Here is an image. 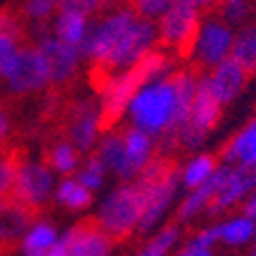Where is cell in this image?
I'll return each instance as SVG.
<instances>
[{"label": "cell", "instance_id": "d6a6232c", "mask_svg": "<svg viewBox=\"0 0 256 256\" xmlns=\"http://www.w3.org/2000/svg\"><path fill=\"white\" fill-rule=\"evenodd\" d=\"M168 2H171V0H132L130 5L134 7L141 16H148V18H155L157 21V16L168 7Z\"/></svg>", "mask_w": 256, "mask_h": 256}, {"label": "cell", "instance_id": "d6986e66", "mask_svg": "<svg viewBox=\"0 0 256 256\" xmlns=\"http://www.w3.org/2000/svg\"><path fill=\"white\" fill-rule=\"evenodd\" d=\"M106 136L102 138L100 148L95 150L97 155L102 157L104 166L108 171H114L120 180H125V171H127V150H125V127L122 130H111L104 132Z\"/></svg>", "mask_w": 256, "mask_h": 256}, {"label": "cell", "instance_id": "e0dca14e", "mask_svg": "<svg viewBox=\"0 0 256 256\" xmlns=\"http://www.w3.org/2000/svg\"><path fill=\"white\" fill-rule=\"evenodd\" d=\"M222 160L226 164H244L256 168V116L238 132L222 150Z\"/></svg>", "mask_w": 256, "mask_h": 256}, {"label": "cell", "instance_id": "83f0119b", "mask_svg": "<svg viewBox=\"0 0 256 256\" xmlns=\"http://www.w3.org/2000/svg\"><path fill=\"white\" fill-rule=\"evenodd\" d=\"M220 244V233H217V224L214 226H206L196 231L180 247V254L185 256H208L214 252V247Z\"/></svg>", "mask_w": 256, "mask_h": 256}, {"label": "cell", "instance_id": "836d02e7", "mask_svg": "<svg viewBox=\"0 0 256 256\" xmlns=\"http://www.w3.org/2000/svg\"><path fill=\"white\" fill-rule=\"evenodd\" d=\"M18 46H21V44H16L12 37H7L5 32H0V72L12 62V58L16 56Z\"/></svg>", "mask_w": 256, "mask_h": 256}, {"label": "cell", "instance_id": "2e32d148", "mask_svg": "<svg viewBox=\"0 0 256 256\" xmlns=\"http://www.w3.org/2000/svg\"><path fill=\"white\" fill-rule=\"evenodd\" d=\"M224 173H226V164L217 168V171L212 173V178L206 180L203 185L190 190V194L182 198L178 212H176V220H178V222H190V220H194V217H198L201 212H206V210H208V206L212 203L217 190H220L222 180H224Z\"/></svg>", "mask_w": 256, "mask_h": 256}, {"label": "cell", "instance_id": "5b68a950", "mask_svg": "<svg viewBox=\"0 0 256 256\" xmlns=\"http://www.w3.org/2000/svg\"><path fill=\"white\" fill-rule=\"evenodd\" d=\"M222 102L212 95L206 74L198 72L196 81V92H194V102H192L190 116H187L185 125L180 127L178 136H176V146L182 150H198L206 143V138L214 132V127L220 125L222 118Z\"/></svg>", "mask_w": 256, "mask_h": 256}, {"label": "cell", "instance_id": "3957f363", "mask_svg": "<svg viewBox=\"0 0 256 256\" xmlns=\"http://www.w3.org/2000/svg\"><path fill=\"white\" fill-rule=\"evenodd\" d=\"M146 210V192L136 180H127L118 190L111 192V196L104 201L97 220L102 228L108 233V238L116 244L132 238L138 228V222Z\"/></svg>", "mask_w": 256, "mask_h": 256}, {"label": "cell", "instance_id": "5bb4252c", "mask_svg": "<svg viewBox=\"0 0 256 256\" xmlns=\"http://www.w3.org/2000/svg\"><path fill=\"white\" fill-rule=\"evenodd\" d=\"M51 190H54V168H48L44 162H26L18 171L14 194L44 210Z\"/></svg>", "mask_w": 256, "mask_h": 256}, {"label": "cell", "instance_id": "7a4b0ae2", "mask_svg": "<svg viewBox=\"0 0 256 256\" xmlns=\"http://www.w3.org/2000/svg\"><path fill=\"white\" fill-rule=\"evenodd\" d=\"M157 44H160L157 21L138 14L130 24V28L122 32V37L118 40L114 51L106 56V60L100 62V65H90L88 78L92 84V88L97 92H102L116 74L130 70L132 65H136L143 56L150 54L152 48H157Z\"/></svg>", "mask_w": 256, "mask_h": 256}, {"label": "cell", "instance_id": "7402d4cb", "mask_svg": "<svg viewBox=\"0 0 256 256\" xmlns=\"http://www.w3.org/2000/svg\"><path fill=\"white\" fill-rule=\"evenodd\" d=\"M220 168V160L208 152H201V155L192 157L185 166L180 168V182L185 190H194V187L203 185L206 180L212 178V173Z\"/></svg>", "mask_w": 256, "mask_h": 256}, {"label": "cell", "instance_id": "8fae6325", "mask_svg": "<svg viewBox=\"0 0 256 256\" xmlns=\"http://www.w3.org/2000/svg\"><path fill=\"white\" fill-rule=\"evenodd\" d=\"M256 190V168L244 166V164H226V173L222 180L220 190L214 194L212 203L208 206L206 212L220 214L226 210L236 208L238 203H242Z\"/></svg>", "mask_w": 256, "mask_h": 256}, {"label": "cell", "instance_id": "d4e9b609", "mask_svg": "<svg viewBox=\"0 0 256 256\" xmlns=\"http://www.w3.org/2000/svg\"><path fill=\"white\" fill-rule=\"evenodd\" d=\"M56 201L70 210H84L92 203V190L86 187L78 178H67L56 192Z\"/></svg>", "mask_w": 256, "mask_h": 256}, {"label": "cell", "instance_id": "ba28073f", "mask_svg": "<svg viewBox=\"0 0 256 256\" xmlns=\"http://www.w3.org/2000/svg\"><path fill=\"white\" fill-rule=\"evenodd\" d=\"M54 127L58 136L74 143L81 152H90L100 134V106L92 100H76L60 108Z\"/></svg>", "mask_w": 256, "mask_h": 256}, {"label": "cell", "instance_id": "8d00e7d4", "mask_svg": "<svg viewBox=\"0 0 256 256\" xmlns=\"http://www.w3.org/2000/svg\"><path fill=\"white\" fill-rule=\"evenodd\" d=\"M192 2L201 7L203 12H208V10H214V7H217V2H220V0H192Z\"/></svg>", "mask_w": 256, "mask_h": 256}, {"label": "cell", "instance_id": "ac0fdd59", "mask_svg": "<svg viewBox=\"0 0 256 256\" xmlns=\"http://www.w3.org/2000/svg\"><path fill=\"white\" fill-rule=\"evenodd\" d=\"M217 233H220V244H224L228 250H242V247L254 242L256 220H252L250 214H238V217L220 222Z\"/></svg>", "mask_w": 256, "mask_h": 256}, {"label": "cell", "instance_id": "74e56055", "mask_svg": "<svg viewBox=\"0 0 256 256\" xmlns=\"http://www.w3.org/2000/svg\"><path fill=\"white\" fill-rule=\"evenodd\" d=\"M252 252L256 254V238H254V242H252Z\"/></svg>", "mask_w": 256, "mask_h": 256}, {"label": "cell", "instance_id": "e575fe53", "mask_svg": "<svg viewBox=\"0 0 256 256\" xmlns=\"http://www.w3.org/2000/svg\"><path fill=\"white\" fill-rule=\"evenodd\" d=\"M7 138H10V114L5 106H0V148L7 146Z\"/></svg>", "mask_w": 256, "mask_h": 256}, {"label": "cell", "instance_id": "603a6c76", "mask_svg": "<svg viewBox=\"0 0 256 256\" xmlns=\"http://www.w3.org/2000/svg\"><path fill=\"white\" fill-rule=\"evenodd\" d=\"M231 56L238 60L250 74L256 72V21L236 28V40H233Z\"/></svg>", "mask_w": 256, "mask_h": 256}, {"label": "cell", "instance_id": "f546056e", "mask_svg": "<svg viewBox=\"0 0 256 256\" xmlns=\"http://www.w3.org/2000/svg\"><path fill=\"white\" fill-rule=\"evenodd\" d=\"M16 10L21 16L30 21H48L54 14L60 12L58 0H21Z\"/></svg>", "mask_w": 256, "mask_h": 256}, {"label": "cell", "instance_id": "44dd1931", "mask_svg": "<svg viewBox=\"0 0 256 256\" xmlns=\"http://www.w3.org/2000/svg\"><path fill=\"white\" fill-rule=\"evenodd\" d=\"M26 162H28V150L24 146L7 143L5 148H0V196L14 192L18 171Z\"/></svg>", "mask_w": 256, "mask_h": 256}, {"label": "cell", "instance_id": "1f68e13d", "mask_svg": "<svg viewBox=\"0 0 256 256\" xmlns=\"http://www.w3.org/2000/svg\"><path fill=\"white\" fill-rule=\"evenodd\" d=\"M111 2L114 0H58V7L60 12H78L84 16H95L106 7H114Z\"/></svg>", "mask_w": 256, "mask_h": 256}, {"label": "cell", "instance_id": "6da1fadb", "mask_svg": "<svg viewBox=\"0 0 256 256\" xmlns=\"http://www.w3.org/2000/svg\"><path fill=\"white\" fill-rule=\"evenodd\" d=\"M196 81L198 70L182 67L146 84L130 102L127 111L132 122L152 136H160L162 143L166 141V146H176V136L190 116Z\"/></svg>", "mask_w": 256, "mask_h": 256}, {"label": "cell", "instance_id": "f1b7e54d", "mask_svg": "<svg viewBox=\"0 0 256 256\" xmlns=\"http://www.w3.org/2000/svg\"><path fill=\"white\" fill-rule=\"evenodd\" d=\"M178 242H180V226L168 224V226H164L160 233H155L138 252L146 256H162V254H168Z\"/></svg>", "mask_w": 256, "mask_h": 256}, {"label": "cell", "instance_id": "4316f807", "mask_svg": "<svg viewBox=\"0 0 256 256\" xmlns=\"http://www.w3.org/2000/svg\"><path fill=\"white\" fill-rule=\"evenodd\" d=\"M56 244V228L51 224L37 222L35 226L26 233L24 242H21V252L24 254H48Z\"/></svg>", "mask_w": 256, "mask_h": 256}, {"label": "cell", "instance_id": "4dcf8cb0", "mask_svg": "<svg viewBox=\"0 0 256 256\" xmlns=\"http://www.w3.org/2000/svg\"><path fill=\"white\" fill-rule=\"evenodd\" d=\"M104 173H106V166H104L102 157L90 150V160L86 162V166L78 171V180H81L86 187H90V190H97V187H102V182H104Z\"/></svg>", "mask_w": 256, "mask_h": 256}, {"label": "cell", "instance_id": "277c9868", "mask_svg": "<svg viewBox=\"0 0 256 256\" xmlns=\"http://www.w3.org/2000/svg\"><path fill=\"white\" fill-rule=\"evenodd\" d=\"M201 7L192 0H171L168 7L157 16L160 46L168 48L182 60H190L192 46L201 26Z\"/></svg>", "mask_w": 256, "mask_h": 256}, {"label": "cell", "instance_id": "cb8c5ba5", "mask_svg": "<svg viewBox=\"0 0 256 256\" xmlns=\"http://www.w3.org/2000/svg\"><path fill=\"white\" fill-rule=\"evenodd\" d=\"M84 14L78 12H58L56 18V37L62 40L67 44H74V46L84 48V42L88 37V24H86Z\"/></svg>", "mask_w": 256, "mask_h": 256}, {"label": "cell", "instance_id": "7c38bea8", "mask_svg": "<svg viewBox=\"0 0 256 256\" xmlns=\"http://www.w3.org/2000/svg\"><path fill=\"white\" fill-rule=\"evenodd\" d=\"M203 74H206V81H208L212 95L222 102V106H228L238 100L242 95V90L247 88V81H250V72L233 56L224 58L222 62H217Z\"/></svg>", "mask_w": 256, "mask_h": 256}, {"label": "cell", "instance_id": "30bf717a", "mask_svg": "<svg viewBox=\"0 0 256 256\" xmlns=\"http://www.w3.org/2000/svg\"><path fill=\"white\" fill-rule=\"evenodd\" d=\"M114 240L108 238V233L102 228L97 214L86 217L76 222L70 231L60 240H56L54 250L48 252L51 256H104L114 250Z\"/></svg>", "mask_w": 256, "mask_h": 256}, {"label": "cell", "instance_id": "ffe728a7", "mask_svg": "<svg viewBox=\"0 0 256 256\" xmlns=\"http://www.w3.org/2000/svg\"><path fill=\"white\" fill-rule=\"evenodd\" d=\"M78 160H81V150L70 143L67 138L54 134V143H46L42 150V162L46 164L48 168H54L58 173H72L76 171Z\"/></svg>", "mask_w": 256, "mask_h": 256}, {"label": "cell", "instance_id": "9a60e30c", "mask_svg": "<svg viewBox=\"0 0 256 256\" xmlns=\"http://www.w3.org/2000/svg\"><path fill=\"white\" fill-rule=\"evenodd\" d=\"M125 150H127V171H125V180H134L138 173L143 171V166L152 160L155 155V136L146 132L143 127L134 125L125 127Z\"/></svg>", "mask_w": 256, "mask_h": 256}, {"label": "cell", "instance_id": "52a82bcc", "mask_svg": "<svg viewBox=\"0 0 256 256\" xmlns=\"http://www.w3.org/2000/svg\"><path fill=\"white\" fill-rule=\"evenodd\" d=\"M0 78L16 95H28V92H37V90L51 86V72H48L42 48L24 42L18 46L16 56L12 58V62L0 72Z\"/></svg>", "mask_w": 256, "mask_h": 256}, {"label": "cell", "instance_id": "d590c367", "mask_svg": "<svg viewBox=\"0 0 256 256\" xmlns=\"http://www.w3.org/2000/svg\"><path fill=\"white\" fill-rule=\"evenodd\" d=\"M242 210H244V214H250L252 220H256V190L242 201Z\"/></svg>", "mask_w": 256, "mask_h": 256}, {"label": "cell", "instance_id": "4fadbf2b", "mask_svg": "<svg viewBox=\"0 0 256 256\" xmlns=\"http://www.w3.org/2000/svg\"><path fill=\"white\" fill-rule=\"evenodd\" d=\"M44 58H46L48 72H51V86L56 90L65 88L74 81L78 70V58H81V46H74V44H67L58 37H48L40 44Z\"/></svg>", "mask_w": 256, "mask_h": 256}, {"label": "cell", "instance_id": "9c48e42d", "mask_svg": "<svg viewBox=\"0 0 256 256\" xmlns=\"http://www.w3.org/2000/svg\"><path fill=\"white\" fill-rule=\"evenodd\" d=\"M44 210L28 203L18 194L0 196V254H10L24 242L26 233L35 226Z\"/></svg>", "mask_w": 256, "mask_h": 256}, {"label": "cell", "instance_id": "484cf974", "mask_svg": "<svg viewBox=\"0 0 256 256\" xmlns=\"http://www.w3.org/2000/svg\"><path fill=\"white\" fill-rule=\"evenodd\" d=\"M214 12L220 14L228 26L240 28L244 24H252L256 16V0H220Z\"/></svg>", "mask_w": 256, "mask_h": 256}, {"label": "cell", "instance_id": "8992f818", "mask_svg": "<svg viewBox=\"0 0 256 256\" xmlns=\"http://www.w3.org/2000/svg\"><path fill=\"white\" fill-rule=\"evenodd\" d=\"M233 40H236V28L228 26L217 12L210 14V16H203L190 54L194 70L208 72L210 67L228 58L233 51Z\"/></svg>", "mask_w": 256, "mask_h": 256}]
</instances>
